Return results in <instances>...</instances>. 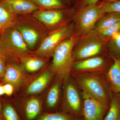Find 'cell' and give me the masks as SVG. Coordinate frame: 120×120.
Masks as SVG:
<instances>
[{"label": "cell", "instance_id": "1", "mask_svg": "<svg viewBox=\"0 0 120 120\" xmlns=\"http://www.w3.org/2000/svg\"><path fill=\"white\" fill-rule=\"evenodd\" d=\"M71 74L81 91L110 105L113 94L106 82L105 73L71 72Z\"/></svg>", "mask_w": 120, "mask_h": 120}, {"label": "cell", "instance_id": "2", "mask_svg": "<svg viewBox=\"0 0 120 120\" xmlns=\"http://www.w3.org/2000/svg\"><path fill=\"white\" fill-rule=\"evenodd\" d=\"M12 27L20 33L30 50L38 47L49 32L32 14L17 16Z\"/></svg>", "mask_w": 120, "mask_h": 120}, {"label": "cell", "instance_id": "3", "mask_svg": "<svg viewBox=\"0 0 120 120\" xmlns=\"http://www.w3.org/2000/svg\"><path fill=\"white\" fill-rule=\"evenodd\" d=\"M108 41L102 38L94 30L78 38L72 52L74 61L108 53Z\"/></svg>", "mask_w": 120, "mask_h": 120}, {"label": "cell", "instance_id": "4", "mask_svg": "<svg viewBox=\"0 0 120 120\" xmlns=\"http://www.w3.org/2000/svg\"><path fill=\"white\" fill-rule=\"evenodd\" d=\"M0 50L6 61L29 56L30 52L20 33L12 27L0 32Z\"/></svg>", "mask_w": 120, "mask_h": 120}, {"label": "cell", "instance_id": "5", "mask_svg": "<svg viewBox=\"0 0 120 120\" xmlns=\"http://www.w3.org/2000/svg\"><path fill=\"white\" fill-rule=\"evenodd\" d=\"M78 38L73 34L56 48L52 56L51 70L62 78L71 74L74 61L72 52Z\"/></svg>", "mask_w": 120, "mask_h": 120}, {"label": "cell", "instance_id": "6", "mask_svg": "<svg viewBox=\"0 0 120 120\" xmlns=\"http://www.w3.org/2000/svg\"><path fill=\"white\" fill-rule=\"evenodd\" d=\"M74 23H70L50 31L34 52V56L43 58L52 57L57 46L74 34Z\"/></svg>", "mask_w": 120, "mask_h": 120}, {"label": "cell", "instance_id": "7", "mask_svg": "<svg viewBox=\"0 0 120 120\" xmlns=\"http://www.w3.org/2000/svg\"><path fill=\"white\" fill-rule=\"evenodd\" d=\"M105 13L101 4L82 7L75 17L74 35L78 38L93 31L97 22Z\"/></svg>", "mask_w": 120, "mask_h": 120}, {"label": "cell", "instance_id": "8", "mask_svg": "<svg viewBox=\"0 0 120 120\" xmlns=\"http://www.w3.org/2000/svg\"><path fill=\"white\" fill-rule=\"evenodd\" d=\"M64 105L60 112L83 117V101L82 91L69 74L63 79Z\"/></svg>", "mask_w": 120, "mask_h": 120}, {"label": "cell", "instance_id": "9", "mask_svg": "<svg viewBox=\"0 0 120 120\" xmlns=\"http://www.w3.org/2000/svg\"><path fill=\"white\" fill-rule=\"evenodd\" d=\"M72 11L67 8L45 10L39 9L32 15L49 31L70 23Z\"/></svg>", "mask_w": 120, "mask_h": 120}, {"label": "cell", "instance_id": "10", "mask_svg": "<svg viewBox=\"0 0 120 120\" xmlns=\"http://www.w3.org/2000/svg\"><path fill=\"white\" fill-rule=\"evenodd\" d=\"M114 60L108 53L75 61L71 72L105 73Z\"/></svg>", "mask_w": 120, "mask_h": 120}, {"label": "cell", "instance_id": "11", "mask_svg": "<svg viewBox=\"0 0 120 120\" xmlns=\"http://www.w3.org/2000/svg\"><path fill=\"white\" fill-rule=\"evenodd\" d=\"M81 91L83 98L84 120H104L110 105L102 102L86 92Z\"/></svg>", "mask_w": 120, "mask_h": 120}, {"label": "cell", "instance_id": "12", "mask_svg": "<svg viewBox=\"0 0 120 120\" xmlns=\"http://www.w3.org/2000/svg\"><path fill=\"white\" fill-rule=\"evenodd\" d=\"M0 2L17 15L32 14L41 9L32 0H0Z\"/></svg>", "mask_w": 120, "mask_h": 120}, {"label": "cell", "instance_id": "13", "mask_svg": "<svg viewBox=\"0 0 120 120\" xmlns=\"http://www.w3.org/2000/svg\"><path fill=\"white\" fill-rule=\"evenodd\" d=\"M113 60L112 64L105 73V77L113 94H120V60Z\"/></svg>", "mask_w": 120, "mask_h": 120}, {"label": "cell", "instance_id": "14", "mask_svg": "<svg viewBox=\"0 0 120 120\" xmlns=\"http://www.w3.org/2000/svg\"><path fill=\"white\" fill-rule=\"evenodd\" d=\"M23 75L22 68L19 65L13 63L6 64L3 80L7 83L11 84L16 87L22 82Z\"/></svg>", "mask_w": 120, "mask_h": 120}, {"label": "cell", "instance_id": "15", "mask_svg": "<svg viewBox=\"0 0 120 120\" xmlns=\"http://www.w3.org/2000/svg\"><path fill=\"white\" fill-rule=\"evenodd\" d=\"M54 74L52 70L42 73L30 84L27 90V94H35L42 91L47 86Z\"/></svg>", "mask_w": 120, "mask_h": 120}, {"label": "cell", "instance_id": "16", "mask_svg": "<svg viewBox=\"0 0 120 120\" xmlns=\"http://www.w3.org/2000/svg\"><path fill=\"white\" fill-rule=\"evenodd\" d=\"M56 75L57 78L52 85L47 94L46 105L50 109L53 110L56 107L60 99V92L63 78Z\"/></svg>", "mask_w": 120, "mask_h": 120}, {"label": "cell", "instance_id": "17", "mask_svg": "<svg viewBox=\"0 0 120 120\" xmlns=\"http://www.w3.org/2000/svg\"><path fill=\"white\" fill-rule=\"evenodd\" d=\"M120 20V12H109L105 13L99 19L95 26L94 30L99 32L112 26Z\"/></svg>", "mask_w": 120, "mask_h": 120}, {"label": "cell", "instance_id": "18", "mask_svg": "<svg viewBox=\"0 0 120 120\" xmlns=\"http://www.w3.org/2000/svg\"><path fill=\"white\" fill-rule=\"evenodd\" d=\"M29 56L22 57L19 59L24 68L28 72L36 71L46 65V60L43 58L35 56V57Z\"/></svg>", "mask_w": 120, "mask_h": 120}, {"label": "cell", "instance_id": "19", "mask_svg": "<svg viewBox=\"0 0 120 120\" xmlns=\"http://www.w3.org/2000/svg\"><path fill=\"white\" fill-rule=\"evenodd\" d=\"M17 16L0 2V32L12 27Z\"/></svg>", "mask_w": 120, "mask_h": 120}, {"label": "cell", "instance_id": "20", "mask_svg": "<svg viewBox=\"0 0 120 120\" xmlns=\"http://www.w3.org/2000/svg\"><path fill=\"white\" fill-rule=\"evenodd\" d=\"M41 105L38 99L33 98L26 103L24 109L26 120H35L38 118L41 111Z\"/></svg>", "mask_w": 120, "mask_h": 120}, {"label": "cell", "instance_id": "21", "mask_svg": "<svg viewBox=\"0 0 120 120\" xmlns=\"http://www.w3.org/2000/svg\"><path fill=\"white\" fill-rule=\"evenodd\" d=\"M107 51L113 60H120V30L114 34L109 39Z\"/></svg>", "mask_w": 120, "mask_h": 120}, {"label": "cell", "instance_id": "22", "mask_svg": "<svg viewBox=\"0 0 120 120\" xmlns=\"http://www.w3.org/2000/svg\"><path fill=\"white\" fill-rule=\"evenodd\" d=\"M120 117V94H113L109 109L103 120H118Z\"/></svg>", "mask_w": 120, "mask_h": 120}, {"label": "cell", "instance_id": "23", "mask_svg": "<svg viewBox=\"0 0 120 120\" xmlns=\"http://www.w3.org/2000/svg\"><path fill=\"white\" fill-rule=\"evenodd\" d=\"M36 120H84V119L83 117L58 111L54 112L46 113Z\"/></svg>", "mask_w": 120, "mask_h": 120}, {"label": "cell", "instance_id": "24", "mask_svg": "<svg viewBox=\"0 0 120 120\" xmlns=\"http://www.w3.org/2000/svg\"><path fill=\"white\" fill-rule=\"evenodd\" d=\"M41 9L52 10L66 8L62 0H32Z\"/></svg>", "mask_w": 120, "mask_h": 120}, {"label": "cell", "instance_id": "25", "mask_svg": "<svg viewBox=\"0 0 120 120\" xmlns=\"http://www.w3.org/2000/svg\"><path fill=\"white\" fill-rule=\"evenodd\" d=\"M120 30V20L108 28L98 32L102 38L109 40L112 35Z\"/></svg>", "mask_w": 120, "mask_h": 120}, {"label": "cell", "instance_id": "26", "mask_svg": "<svg viewBox=\"0 0 120 120\" xmlns=\"http://www.w3.org/2000/svg\"><path fill=\"white\" fill-rule=\"evenodd\" d=\"M2 113L4 120H20L17 112L10 104L5 105L2 110Z\"/></svg>", "mask_w": 120, "mask_h": 120}, {"label": "cell", "instance_id": "27", "mask_svg": "<svg viewBox=\"0 0 120 120\" xmlns=\"http://www.w3.org/2000/svg\"><path fill=\"white\" fill-rule=\"evenodd\" d=\"M103 12H120V0L111 2H103L101 3Z\"/></svg>", "mask_w": 120, "mask_h": 120}, {"label": "cell", "instance_id": "28", "mask_svg": "<svg viewBox=\"0 0 120 120\" xmlns=\"http://www.w3.org/2000/svg\"><path fill=\"white\" fill-rule=\"evenodd\" d=\"M6 61L3 55L0 56V79L4 75L6 69Z\"/></svg>", "mask_w": 120, "mask_h": 120}, {"label": "cell", "instance_id": "29", "mask_svg": "<svg viewBox=\"0 0 120 120\" xmlns=\"http://www.w3.org/2000/svg\"><path fill=\"white\" fill-rule=\"evenodd\" d=\"M5 94L8 96H11L13 94L14 86L11 84L7 83L3 86Z\"/></svg>", "mask_w": 120, "mask_h": 120}, {"label": "cell", "instance_id": "30", "mask_svg": "<svg viewBox=\"0 0 120 120\" xmlns=\"http://www.w3.org/2000/svg\"><path fill=\"white\" fill-rule=\"evenodd\" d=\"M100 0H83L82 4V7L90 6L97 4Z\"/></svg>", "mask_w": 120, "mask_h": 120}, {"label": "cell", "instance_id": "31", "mask_svg": "<svg viewBox=\"0 0 120 120\" xmlns=\"http://www.w3.org/2000/svg\"><path fill=\"white\" fill-rule=\"evenodd\" d=\"M4 94H5V93L4 86L2 85H0V96H2Z\"/></svg>", "mask_w": 120, "mask_h": 120}, {"label": "cell", "instance_id": "32", "mask_svg": "<svg viewBox=\"0 0 120 120\" xmlns=\"http://www.w3.org/2000/svg\"><path fill=\"white\" fill-rule=\"evenodd\" d=\"M117 0H104L103 1L105 2H111L116 1Z\"/></svg>", "mask_w": 120, "mask_h": 120}, {"label": "cell", "instance_id": "33", "mask_svg": "<svg viewBox=\"0 0 120 120\" xmlns=\"http://www.w3.org/2000/svg\"><path fill=\"white\" fill-rule=\"evenodd\" d=\"M2 106H1V104L0 103V116L1 115V113H2Z\"/></svg>", "mask_w": 120, "mask_h": 120}, {"label": "cell", "instance_id": "34", "mask_svg": "<svg viewBox=\"0 0 120 120\" xmlns=\"http://www.w3.org/2000/svg\"><path fill=\"white\" fill-rule=\"evenodd\" d=\"M0 120H4V118H2V117L1 116H0Z\"/></svg>", "mask_w": 120, "mask_h": 120}, {"label": "cell", "instance_id": "35", "mask_svg": "<svg viewBox=\"0 0 120 120\" xmlns=\"http://www.w3.org/2000/svg\"><path fill=\"white\" fill-rule=\"evenodd\" d=\"M2 55V54L1 53V52L0 50V56Z\"/></svg>", "mask_w": 120, "mask_h": 120}, {"label": "cell", "instance_id": "36", "mask_svg": "<svg viewBox=\"0 0 120 120\" xmlns=\"http://www.w3.org/2000/svg\"><path fill=\"white\" fill-rule=\"evenodd\" d=\"M120 120V118H119V120Z\"/></svg>", "mask_w": 120, "mask_h": 120}]
</instances>
